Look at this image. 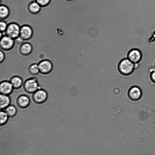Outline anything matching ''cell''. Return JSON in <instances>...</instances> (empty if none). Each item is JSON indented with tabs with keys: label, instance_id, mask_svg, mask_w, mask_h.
Masks as SVG:
<instances>
[{
	"label": "cell",
	"instance_id": "cell-10",
	"mask_svg": "<svg viewBox=\"0 0 155 155\" xmlns=\"http://www.w3.org/2000/svg\"><path fill=\"white\" fill-rule=\"evenodd\" d=\"M16 103L19 108L24 109L29 106L30 103V100L27 95L24 94H21L17 97Z\"/></svg>",
	"mask_w": 155,
	"mask_h": 155
},
{
	"label": "cell",
	"instance_id": "cell-25",
	"mask_svg": "<svg viewBox=\"0 0 155 155\" xmlns=\"http://www.w3.org/2000/svg\"><path fill=\"white\" fill-rule=\"evenodd\" d=\"M154 68H155V61L154 62V65H153V66Z\"/></svg>",
	"mask_w": 155,
	"mask_h": 155
},
{
	"label": "cell",
	"instance_id": "cell-24",
	"mask_svg": "<svg viewBox=\"0 0 155 155\" xmlns=\"http://www.w3.org/2000/svg\"><path fill=\"white\" fill-rule=\"evenodd\" d=\"M14 40L15 42L18 43H21L24 41L20 36L18 37Z\"/></svg>",
	"mask_w": 155,
	"mask_h": 155
},
{
	"label": "cell",
	"instance_id": "cell-4",
	"mask_svg": "<svg viewBox=\"0 0 155 155\" xmlns=\"http://www.w3.org/2000/svg\"><path fill=\"white\" fill-rule=\"evenodd\" d=\"M127 58L134 64L139 65L142 59V53L139 48H133L128 52Z\"/></svg>",
	"mask_w": 155,
	"mask_h": 155
},
{
	"label": "cell",
	"instance_id": "cell-6",
	"mask_svg": "<svg viewBox=\"0 0 155 155\" xmlns=\"http://www.w3.org/2000/svg\"><path fill=\"white\" fill-rule=\"evenodd\" d=\"M20 27L16 23H10L8 24L5 35L15 40L19 36Z\"/></svg>",
	"mask_w": 155,
	"mask_h": 155
},
{
	"label": "cell",
	"instance_id": "cell-22",
	"mask_svg": "<svg viewBox=\"0 0 155 155\" xmlns=\"http://www.w3.org/2000/svg\"><path fill=\"white\" fill-rule=\"evenodd\" d=\"M8 24L5 21L3 20H1L0 22V30L1 32H5L6 30Z\"/></svg>",
	"mask_w": 155,
	"mask_h": 155
},
{
	"label": "cell",
	"instance_id": "cell-20",
	"mask_svg": "<svg viewBox=\"0 0 155 155\" xmlns=\"http://www.w3.org/2000/svg\"><path fill=\"white\" fill-rule=\"evenodd\" d=\"M148 72V78L150 82L155 85V68L153 67L150 68Z\"/></svg>",
	"mask_w": 155,
	"mask_h": 155
},
{
	"label": "cell",
	"instance_id": "cell-2",
	"mask_svg": "<svg viewBox=\"0 0 155 155\" xmlns=\"http://www.w3.org/2000/svg\"><path fill=\"white\" fill-rule=\"evenodd\" d=\"M127 95L129 99L132 102L139 101L142 98L143 92L141 87L137 85L130 87L128 89Z\"/></svg>",
	"mask_w": 155,
	"mask_h": 155
},
{
	"label": "cell",
	"instance_id": "cell-12",
	"mask_svg": "<svg viewBox=\"0 0 155 155\" xmlns=\"http://www.w3.org/2000/svg\"><path fill=\"white\" fill-rule=\"evenodd\" d=\"M31 45L27 42L22 43L19 47V51L21 54L24 56L29 55L32 51Z\"/></svg>",
	"mask_w": 155,
	"mask_h": 155
},
{
	"label": "cell",
	"instance_id": "cell-1",
	"mask_svg": "<svg viewBox=\"0 0 155 155\" xmlns=\"http://www.w3.org/2000/svg\"><path fill=\"white\" fill-rule=\"evenodd\" d=\"M138 67L127 58L121 59L119 62L117 69L119 73L124 76H128L131 75L135 70Z\"/></svg>",
	"mask_w": 155,
	"mask_h": 155
},
{
	"label": "cell",
	"instance_id": "cell-19",
	"mask_svg": "<svg viewBox=\"0 0 155 155\" xmlns=\"http://www.w3.org/2000/svg\"><path fill=\"white\" fill-rule=\"evenodd\" d=\"M9 116L4 110H1L0 112V124L1 126L5 125L8 122Z\"/></svg>",
	"mask_w": 155,
	"mask_h": 155
},
{
	"label": "cell",
	"instance_id": "cell-18",
	"mask_svg": "<svg viewBox=\"0 0 155 155\" xmlns=\"http://www.w3.org/2000/svg\"><path fill=\"white\" fill-rule=\"evenodd\" d=\"M28 71L29 74L33 75H36L39 73L38 64L33 63L31 64L28 67Z\"/></svg>",
	"mask_w": 155,
	"mask_h": 155
},
{
	"label": "cell",
	"instance_id": "cell-15",
	"mask_svg": "<svg viewBox=\"0 0 155 155\" xmlns=\"http://www.w3.org/2000/svg\"><path fill=\"white\" fill-rule=\"evenodd\" d=\"M11 99L9 95L1 94L0 95V108L4 110L10 105Z\"/></svg>",
	"mask_w": 155,
	"mask_h": 155
},
{
	"label": "cell",
	"instance_id": "cell-5",
	"mask_svg": "<svg viewBox=\"0 0 155 155\" xmlns=\"http://www.w3.org/2000/svg\"><path fill=\"white\" fill-rule=\"evenodd\" d=\"M32 99L35 104H40L44 103L48 98L47 91L41 88L32 94Z\"/></svg>",
	"mask_w": 155,
	"mask_h": 155
},
{
	"label": "cell",
	"instance_id": "cell-21",
	"mask_svg": "<svg viewBox=\"0 0 155 155\" xmlns=\"http://www.w3.org/2000/svg\"><path fill=\"white\" fill-rule=\"evenodd\" d=\"M41 7L48 6L50 3L51 0H35Z\"/></svg>",
	"mask_w": 155,
	"mask_h": 155
},
{
	"label": "cell",
	"instance_id": "cell-3",
	"mask_svg": "<svg viewBox=\"0 0 155 155\" xmlns=\"http://www.w3.org/2000/svg\"><path fill=\"white\" fill-rule=\"evenodd\" d=\"M23 86L25 91L29 94H33L41 88L37 80L35 78L26 79L23 83Z\"/></svg>",
	"mask_w": 155,
	"mask_h": 155
},
{
	"label": "cell",
	"instance_id": "cell-9",
	"mask_svg": "<svg viewBox=\"0 0 155 155\" xmlns=\"http://www.w3.org/2000/svg\"><path fill=\"white\" fill-rule=\"evenodd\" d=\"M33 34V29L30 26L25 25L21 27L19 36L24 41L30 39Z\"/></svg>",
	"mask_w": 155,
	"mask_h": 155
},
{
	"label": "cell",
	"instance_id": "cell-14",
	"mask_svg": "<svg viewBox=\"0 0 155 155\" xmlns=\"http://www.w3.org/2000/svg\"><path fill=\"white\" fill-rule=\"evenodd\" d=\"M9 81L11 84L14 89H19L23 85V81L22 79L19 76H14L10 79Z\"/></svg>",
	"mask_w": 155,
	"mask_h": 155
},
{
	"label": "cell",
	"instance_id": "cell-7",
	"mask_svg": "<svg viewBox=\"0 0 155 155\" xmlns=\"http://www.w3.org/2000/svg\"><path fill=\"white\" fill-rule=\"evenodd\" d=\"M14 39L6 35H3L0 38V46L1 48L5 51L11 50L15 45Z\"/></svg>",
	"mask_w": 155,
	"mask_h": 155
},
{
	"label": "cell",
	"instance_id": "cell-11",
	"mask_svg": "<svg viewBox=\"0 0 155 155\" xmlns=\"http://www.w3.org/2000/svg\"><path fill=\"white\" fill-rule=\"evenodd\" d=\"M14 88L9 81L4 80L0 84L1 94L9 95L12 92Z\"/></svg>",
	"mask_w": 155,
	"mask_h": 155
},
{
	"label": "cell",
	"instance_id": "cell-13",
	"mask_svg": "<svg viewBox=\"0 0 155 155\" xmlns=\"http://www.w3.org/2000/svg\"><path fill=\"white\" fill-rule=\"evenodd\" d=\"M41 7L35 1H32L30 2L28 6V12L33 15L38 14L41 10Z\"/></svg>",
	"mask_w": 155,
	"mask_h": 155
},
{
	"label": "cell",
	"instance_id": "cell-16",
	"mask_svg": "<svg viewBox=\"0 0 155 155\" xmlns=\"http://www.w3.org/2000/svg\"><path fill=\"white\" fill-rule=\"evenodd\" d=\"M10 10L8 8L6 5H2L0 7V18L3 20L9 16Z\"/></svg>",
	"mask_w": 155,
	"mask_h": 155
},
{
	"label": "cell",
	"instance_id": "cell-17",
	"mask_svg": "<svg viewBox=\"0 0 155 155\" xmlns=\"http://www.w3.org/2000/svg\"><path fill=\"white\" fill-rule=\"evenodd\" d=\"M10 117H14L17 113V109L14 105H10L4 110Z\"/></svg>",
	"mask_w": 155,
	"mask_h": 155
},
{
	"label": "cell",
	"instance_id": "cell-8",
	"mask_svg": "<svg viewBox=\"0 0 155 155\" xmlns=\"http://www.w3.org/2000/svg\"><path fill=\"white\" fill-rule=\"evenodd\" d=\"M39 73L43 75L49 74L53 69V65L49 60L45 59L41 61L38 64Z\"/></svg>",
	"mask_w": 155,
	"mask_h": 155
},
{
	"label": "cell",
	"instance_id": "cell-23",
	"mask_svg": "<svg viewBox=\"0 0 155 155\" xmlns=\"http://www.w3.org/2000/svg\"><path fill=\"white\" fill-rule=\"evenodd\" d=\"M5 54L1 50L0 51V62H2L5 60Z\"/></svg>",
	"mask_w": 155,
	"mask_h": 155
}]
</instances>
